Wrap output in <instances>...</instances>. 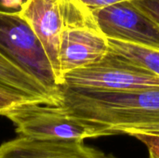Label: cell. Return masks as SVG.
I'll return each mask as SVG.
<instances>
[{
    "instance_id": "1",
    "label": "cell",
    "mask_w": 159,
    "mask_h": 158,
    "mask_svg": "<svg viewBox=\"0 0 159 158\" xmlns=\"http://www.w3.org/2000/svg\"><path fill=\"white\" fill-rule=\"evenodd\" d=\"M108 136L159 132V88L108 92L60 87V104Z\"/></svg>"
},
{
    "instance_id": "2",
    "label": "cell",
    "mask_w": 159,
    "mask_h": 158,
    "mask_svg": "<svg viewBox=\"0 0 159 158\" xmlns=\"http://www.w3.org/2000/svg\"><path fill=\"white\" fill-rule=\"evenodd\" d=\"M20 137L40 140H86L108 136L93 123L71 115L62 106L26 102L7 115Z\"/></svg>"
},
{
    "instance_id": "3",
    "label": "cell",
    "mask_w": 159,
    "mask_h": 158,
    "mask_svg": "<svg viewBox=\"0 0 159 158\" xmlns=\"http://www.w3.org/2000/svg\"><path fill=\"white\" fill-rule=\"evenodd\" d=\"M0 55L60 98V83L34 30L20 13L0 12Z\"/></svg>"
},
{
    "instance_id": "4",
    "label": "cell",
    "mask_w": 159,
    "mask_h": 158,
    "mask_svg": "<svg viewBox=\"0 0 159 158\" xmlns=\"http://www.w3.org/2000/svg\"><path fill=\"white\" fill-rule=\"evenodd\" d=\"M61 86L108 92L132 91L158 88L159 76L109 51L100 61L66 74Z\"/></svg>"
},
{
    "instance_id": "5",
    "label": "cell",
    "mask_w": 159,
    "mask_h": 158,
    "mask_svg": "<svg viewBox=\"0 0 159 158\" xmlns=\"http://www.w3.org/2000/svg\"><path fill=\"white\" fill-rule=\"evenodd\" d=\"M99 30L111 40L159 49V25L130 0L91 11Z\"/></svg>"
},
{
    "instance_id": "6",
    "label": "cell",
    "mask_w": 159,
    "mask_h": 158,
    "mask_svg": "<svg viewBox=\"0 0 159 158\" xmlns=\"http://www.w3.org/2000/svg\"><path fill=\"white\" fill-rule=\"evenodd\" d=\"M109 52V41L95 21L63 23L60 44V68L63 76L100 61Z\"/></svg>"
},
{
    "instance_id": "7",
    "label": "cell",
    "mask_w": 159,
    "mask_h": 158,
    "mask_svg": "<svg viewBox=\"0 0 159 158\" xmlns=\"http://www.w3.org/2000/svg\"><path fill=\"white\" fill-rule=\"evenodd\" d=\"M0 158H118L84 140H40L18 137L0 145Z\"/></svg>"
},
{
    "instance_id": "8",
    "label": "cell",
    "mask_w": 159,
    "mask_h": 158,
    "mask_svg": "<svg viewBox=\"0 0 159 158\" xmlns=\"http://www.w3.org/2000/svg\"><path fill=\"white\" fill-rule=\"evenodd\" d=\"M20 14L40 40L61 86L63 79L60 68L59 52L63 19L61 0H29Z\"/></svg>"
},
{
    "instance_id": "9",
    "label": "cell",
    "mask_w": 159,
    "mask_h": 158,
    "mask_svg": "<svg viewBox=\"0 0 159 158\" xmlns=\"http://www.w3.org/2000/svg\"><path fill=\"white\" fill-rule=\"evenodd\" d=\"M0 86L20 93L38 102L60 104V98L38 80L24 73L0 55Z\"/></svg>"
},
{
    "instance_id": "10",
    "label": "cell",
    "mask_w": 159,
    "mask_h": 158,
    "mask_svg": "<svg viewBox=\"0 0 159 158\" xmlns=\"http://www.w3.org/2000/svg\"><path fill=\"white\" fill-rule=\"evenodd\" d=\"M109 51L117 54L130 62L139 65L159 76V49L132 43L111 40Z\"/></svg>"
},
{
    "instance_id": "11",
    "label": "cell",
    "mask_w": 159,
    "mask_h": 158,
    "mask_svg": "<svg viewBox=\"0 0 159 158\" xmlns=\"http://www.w3.org/2000/svg\"><path fill=\"white\" fill-rule=\"evenodd\" d=\"M26 102L34 101L12 89L0 86V115L6 116L11 109Z\"/></svg>"
},
{
    "instance_id": "12",
    "label": "cell",
    "mask_w": 159,
    "mask_h": 158,
    "mask_svg": "<svg viewBox=\"0 0 159 158\" xmlns=\"http://www.w3.org/2000/svg\"><path fill=\"white\" fill-rule=\"evenodd\" d=\"M128 136L143 142L148 150V158H159V135L143 132H132Z\"/></svg>"
},
{
    "instance_id": "13",
    "label": "cell",
    "mask_w": 159,
    "mask_h": 158,
    "mask_svg": "<svg viewBox=\"0 0 159 158\" xmlns=\"http://www.w3.org/2000/svg\"><path fill=\"white\" fill-rule=\"evenodd\" d=\"M142 12L159 25V0H130Z\"/></svg>"
},
{
    "instance_id": "14",
    "label": "cell",
    "mask_w": 159,
    "mask_h": 158,
    "mask_svg": "<svg viewBox=\"0 0 159 158\" xmlns=\"http://www.w3.org/2000/svg\"><path fill=\"white\" fill-rule=\"evenodd\" d=\"M29 0H0V12L20 13Z\"/></svg>"
},
{
    "instance_id": "15",
    "label": "cell",
    "mask_w": 159,
    "mask_h": 158,
    "mask_svg": "<svg viewBox=\"0 0 159 158\" xmlns=\"http://www.w3.org/2000/svg\"><path fill=\"white\" fill-rule=\"evenodd\" d=\"M85 7H87L90 11L102 8L104 7H108L113 4H116L123 1H129V0H79Z\"/></svg>"
},
{
    "instance_id": "16",
    "label": "cell",
    "mask_w": 159,
    "mask_h": 158,
    "mask_svg": "<svg viewBox=\"0 0 159 158\" xmlns=\"http://www.w3.org/2000/svg\"><path fill=\"white\" fill-rule=\"evenodd\" d=\"M143 133H145V132H143ZM152 134H157V135H159V132H154V133H152Z\"/></svg>"
}]
</instances>
